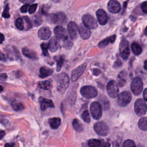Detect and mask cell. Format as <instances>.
Masks as SVG:
<instances>
[{"label":"cell","instance_id":"6da1fadb","mask_svg":"<svg viewBox=\"0 0 147 147\" xmlns=\"http://www.w3.org/2000/svg\"><path fill=\"white\" fill-rule=\"evenodd\" d=\"M69 79L68 75L65 73H61L57 76L56 78V87L57 91L63 94L68 87Z\"/></svg>","mask_w":147,"mask_h":147},{"label":"cell","instance_id":"7a4b0ae2","mask_svg":"<svg viewBox=\"0 0 147 147\" xmlns=\"http://www.w3.org/2000/svg\"><path fill=\"white\" fill-rule=\"evenodd\" d=\"M81 95L87 99H91L95 98L98 95L96 88L92 86H84L80 89Z\"/></svg>","mask_w":147,"mask_h":147},{"label":"cell","instance_id":"3957f363","mask_svg":"<svg viewBox=\"0 0 147 147\" xmlns=\"http://www.w3.org/2000/svg\"><path fill=\"white\" fill-rule=\"evenodd\" d=\"M143 88V83L141 79L139 77H135L131 81L130 84V88L132 92L136 95H140Z\"/></svg>","mask_w":147,"mask_h":147},{"label":"cell","instance_id":"277c9868","mask_svg":"<svg viewBox=\"0 0 147 147\" xmlns=\"http://www.w3.org/2000/svg\"><path fill=\"white\" fill-rule=\"evenodd\" d=\"M94 129L95 132L101 136H106L109 133V126L103 121L96 122L94 125Z\"/></svg>","mask_w":147,"mask_h":147},{"label":"cell","instance_id":"5b68a950","mask_svg":"<svg viewBox=\"0 0 147 147\" xmlns=\"http://www.w3.org/2000/svg\"><path fill=\"white\" fill-rule=\"evenodd\" d=\"M147 106L144 100L138 99L134 103V111L138 116H142L146 112Z\"/></svg>","mask_w":147,"mask_h":147},{"label":"cell","instance_id":"8992f818","mask_svg":"<svg viewBox=\"0 0 147 147\" xmlns=\"http://www.w3.org/2000/svg\"><path fill=\"white\" fill-rule=\"evenodd\" d=\"M90 111L92 117L95 119H99L102 117V106L99 102L96 101L93 102L90 106Z\"/></svg>","mask_w":147,"mask_h":147},{"label":"cell","instance_id":"52a82bcc","mask_svg":"<svg viewBox=\"0 0 147 147\" xmlns=\"http://www.w3.org/2000/svg\"><path fill=\"white\" fill-rule=\"evenodd\" d=\"M83 25L88 29H95L97 28L98 24L95 18L89 14H86L82 17Z\"/></svg>","mask_w":147,"mask_h":147},{"label":"cell","instance_id":"ba28073f","mask_svg":"<svg viewBox=\"0 0 147 147\" xmlns=\"http://www.w3.org/2000/svg\"><path fill=\"white\" fill-rule=\"evenodd\" d=\"M131 100V95L129 91L122 92L118 97L117 103L119 106L125 107L127 106Z\"/></svg>","mask_w":147,"mask_h":147},{"label":"cell","instance_id":"9c48e42d","mask_svg":"<svg viewBox=\"0 0 147 147\" xmlns=\"http://www.w3.org/2000/svg\"><path fill=\"white\" fill-rule=\"evenodd\" d=\"M119 54L123 60H127L130 55L129 42L125 39H122L119 44Z\"/></svg>","mask_w":147,"mask_h":147},{"label":"cell","instance_id":"30bf717a","mask_svg":"<svg viewBox=\"0 0 147 147\" xmlns=\"http://www.w3.org/2000/svg\"><path fill=\"white\" fill-rule=\"evenodd\" d=\"M107 92L108 95L113 98H116L118 95L119 90L118 85L114 80H111L107 83Z\"/></svg>","mask_w":147,"mask_h":147},{"label":"cell","instance_id":"8fae6325","mask_svg":"<svg viewBox=\"0 0 147 147\" xmlns=\"http://www.w3.org/2000/svg\"><path fill=\"white\" fill-rule=\"evenodd\" d=\"M86 67H87V64L83 63L82 65L75 68L72 72V75H71L72 80L73 82L76 81L78 79V78L83 74Z\"/></svg>","mask_w":147,"mask_h":147},{"label":"cell","instance_id":"7c38bea8","mask_svg":"<svg viewBox=\"0 0 147 147\" xmlns=\"http://www.w3.org/2000/svg\"><path fill=\"white\" fill-rule=\"evenodd\" d=\"M68 31L71 38L72 39H76L79 32V28L77 24L72 21L69 22L68 25Z\"/></svg>","mask_w":147,"mask_h":147},{"label":"cell","instance_id":"4fadbf2b","mask_svg":"<svg viewBox=\"0 0 147 147\" xmlns=\"http://www.w3.org/2000/svg\"><path fill=\"white\" fill-rule=\"evenodd\" d=\"M54 33L56 34V37H57L60 39H61L63 41L69 38L67 30L61 26L59 25L56 26L54 29Z\"/></svg>","mask_w":147,"mask_h":147},{"label":"cell","instance_id":"5bb4252c","mask_svg":"<svg viewBox=\"0 0 147 147\" xmlns=\"http://www.w3.org/2000/svg\"><path fill=\"white\" fill-rule=\"evenodd\" d=\"M121 9V5L117 0H110L107 4L108 10L112 13H118Z\"/></svg>","mask_w":147,"mask_h":147},{"label":"cell","instance_id":"9a60e30c","mask_svg":"<svg viewBox=\"0 0 147 147\" xmlns=\"http://www.w3.org/2000/svg\"><path fill=\"white\" fill-rule=\"evenodd\" d=\"M49 49L52 52H56L60 47V38L56 36L52 37L49 41Z\"/></svg>","mask_w":147,"mask_h":147},{"label":"cell","instance_id":"2e32d148","mask_svg":"<svg viewBox=\"0 0 147 147\" xmlns=\"http://www.w3.org/2000/svg\"><path fill=\"white\" fill-rule=\"evenodd\" d=\"M96 14L98 18V21L100 25H104L107 22L108 17L107 13L104 10L101 9H98L96 12Z\"/></svg>","mask_w":147,"mask_h":147},{"label":"cell","instance_id":"e0dca14e","mask_svg":"<svg viewBox=\"0 0 147 147\" xmlns=\"http://www.w3.org/2000/svg\"><path fill=\"white\" fill-rule=\"evenodd\" d=\"M38 101L40 104V109L42 111H44L49 107H54V104L52 100L51 99H46L43 97H40Z\"/></svg>","mask_w":147,"mask_h":147},{"label":"cell","instance_id":"ac0fdd59","mask_svg":"<svg viewBox=\"0 0 147 147\" xmlns=\"http://www.w3.org/2000/svg\"><path fill=\"white\" fill-rule=\"evenodd\" d=\"M51 35V31L48 27L44 26L40 28L38 31V36L41 40H47Z\"/></svg>","mask_w":147,"mask_h":147},{"label":"cell","instance_id":"d6986e66","mask_svg":"<svg viewBox=\"0 0 147 147\" xmlns=\"http://www.w3.org/2000/svg\"><path fill=\"white\" fill-rule=\"evenodd\" d=\"M79 33L80 37L84 40L88 39L91 36V32L88 29L82 24L79 27Z\"/></svg>","mask_w":147,"mask_h":147},{"label":"cell","instance_id":"ffe728a7","mask_svg":"<svg viewBox=\"0 0 147 147\" xmlns=\"http://www.w3.org/2000/svg\"><path fill=\"white\" fill-rule=\"evenodd\" d=\"M22 51L24 56L30 59L36 60L38 59V56L37 55L36 52L29 48H24Z\"/></svg>","mask_w":147,"mask_h":147},{"label":"cell","instance_id":"44dd1931","mask_svg":"<svg viewBox=\"0 0 147 147\" xmlns=\"http://www.w3.org/2000/svg\"><path fill=\"white\" fill-rule=\"evenodd\" d=\"M116 38V35L114 34L111 36L108 37L106 38H105L104 40H102L101 41L99 42V43L98 44V47L100 48H104L105 47H106V46H107L110 43H113Z\"/></svg>","mask_w":147,"mask_h":147},{"label":"cell","instance_id":"7402d4cb","mask_svg":"<svg viewBox=\"0 0 147 147\" xmlns=\"http://www.w3.org/2000/svg\"><path fill=\"white\" fill-rule=\"evenodd\" d=\"M53 83L51 79L47 80L45 81L39 82L38 83V86L44 90H49L52 87Z\"/></svg>","mask_w":147,"mask_h":147},{"label":"cell","instance_id":"603a6c76","mask_svg":"<svg viewBox=\"0 0 147 147\" xmlns=\"http://www.w3.org/2000/svg\"><path fill=\"white\" fill-rule=\"evenodd\" d=\"M53 73V70L51 68H49L46 67H41L40 69L39 76L41 78H45Z\"/></svg>","mask_w":147,"mask_h":147},{"label":"cell","instance_id":"cb8c5ba5","mask_svg":"<svg viewBox=\"0 0 147 147\" xmlns=\"http://www.w3.org/2000/svg\"><path fill=\"white\" fill-rule=\"evenodd\" d=\"M49 124L53 129H57L61 124V119L59 117H53L49 119Z\"/></svg>","mask_w":147,"mask_h":147},{"label":"cell","instance_id":"d4e9b609","mask_svg":"<svg viewBox=\"0 0 147 147\" xmlns=\"http://www.w3.org/2000/svg\"><path fill=\"white\" fill-rule=\"evenodd\" d=\"M126 76H127V73L125 71H121L118 77V85L120 87H122L126 82Z\"/></svg>","mask_w":147,"mask_h":147},{"label":"cell","instance_id":"484cf974","mask_svg":"<svg viewBox=\"0 0 147 147\" xmlns=\"http://www.w3.org/2000/svg\"><path fill=\"white\" fill-rule=\"evenodd\" d=\"M138 127L142 131L147 130V118L142 117L140 118L138 122Z\"/></svg>","mask_w":147,"mask_h":147},{"label":"cell","instance_id":"4316f807","mask_svg":"<svg viewBox=\"0 0 147 147\" xmlns=\"http://www.w3.org/2000/svg\"><path fill=\"white\" fill-rule=\"evenodd\" d=\"M47 21L51 24H58V16L57 13L49 14L47 16Z\"/></svg>","mask_w":147,"mask_h":147},{"label":"cell","instance_id":"83f0119b","mask_svg":"<svg viewBox=\"0 0 147 147\" xmlns=\"http://www.w3.org/2000/svg\"><path fill=\"white\" fill-rule=\"evenodd\" d=\"M131 50L136 55H140L142 52V48L141 47L137 42H133L131 45Z\"/></svg>","mask_w":147,"mask_h":147},{"label":"cell","instance_id":"f1b7e54d","mask_svg":"<svg viewBox=\"0 0 147 147\" xmlns=\"http://www.w3.org/2000/svg\"><path fill=\"white\" fill-rule=\"evenodd\" d=\"M72 125L74 128V129L79 132H80L83 130V126L82 123L80 122L79 120H78L76 118H75L72 121Z\"/></svg>","mask_w":147,"mask_h":147},{"label":"cell","instance_id":"f546056e","mask_svg":"<svg viewBox=\"0 0 147 147\" xmlns=\"http://www.w3.org/2000/svg\"><path fill=\"white\" fill-rule=\"evenodd\" d=\"M54 60L56 61V71L59 72L61 69L64 62V59L61 56H59L54 57Z\"/></svg>","mask_w":147,"mask_h":147},{"label":"cell","instance_id":"4dcf8cb0","mask_svg":"<svg viewBox=\"0 0 147 147\" xmlns=\"http://www.w3.org/2000/svg\"><path fill=\"white\" fill-rule=\"evenodd\" d=\"M101 141L97 139H91L88 141L89 147H99L101 144Z\"/></svg>","mask_w":147,"mask_h":147},{"label":"cell","instance_id":"1f68e13d","mask_svg":"<svg viewBox=\"0 0 147 147\" xmlns=\"http://www.w3.org/2000/svg\"><path fill=\"white\" fill-rule=\"evenodd\" d=\"M58 16V24H64L67 21L66 16L62 12H59L57 13Z\"/></svg>","mask_w":147,"mask_h":147},{"label":"cell","instance_id":"d6a6232c","mask_svg":"<svg viewBox=\"0 0 147 147\" xmlns=\"http://www.w3.org/2000/svg\"><path fill=\"white\" fill-rule=\"evenodd\" d=\"M15 25L17 29L19 30H23L24 26V22L22 18H18L15 21Z\"/></svg>","mask_w":147,"mask_h":147},{"label":"cell","instance_id":"836d02e7","mask_svg":"<svg viewBox=\"0 0 147 147\" xmlns=\"http://www.w3.org/2000/svg\"><path fill=\"white\" fill-rule=\"evenodd\" d=\"M122 147H136V144L133 140H126L123 142Z\"/></svg>","mask_w":147,"mask_h":147},{"label":"cell","instance_id":"e575fe53","mask_svg":"<svg viewBox=\"0 0 147 147\" xmlns=\"http://www.w3.org/2000/svg\"><path fill=\"white\" fill-rule=\"evenodd\" d=\"M13 109L15 111H20L24 109V106L22 103L20 102H16L13 104Z\"/></svg>","mask_w":147,"mask_h":147},{"label":"cell","instance_id":"d590c367","mask_svg":"<svg viewBox=\"0 0 147 147\" xmlns=\"http://www.w3.org/2000/svg\"><path fill=\"white\" fill-rule=\"evenodd\" d=\"M41 48L42 49V54L44 56H48V49H49V45L47 43L43 42L41 44Z\"/></svg>","mask_w":147,"mask_h":147},{"label":"cell","instance_id":"8d00e7d4","mask_svg":"<svg viewBox=\"0 0 147 147\" xmlns=\"http://www.w3.org/2000/svg\"><path fill=\"white\" fill-rule=\"evenodd\" d=\"M63 47L66 49H70L73 45V43L69 38H68L67 39L63 41Z\"/></svg>","mask_w":147,"mask_h":147},{"label":"cell","instance_id":"74e56055","mask_svg":"<svg viewBox=\"0 0 147 147\" xmlns=\"http://www.w3.org/2000/svg\"><path fill=\"white\" fill-rule=\"evenodd\" d=\"M82 118L83 121L86 122H90V117L89 114V112L87 110H85L82 114Z\"/></svg>","mask_w":147,"mask_h":147},{"label":"cell","instance_id":"f35d334b","mask_svg":"<svg viewBox=\"0 0 147 147\" xmlns=\"http://www.w3.org/2000/svg\"><path fill=\"white\" fill-rule=\"evenodd\" d=\"M9 5H6L4 10H3V11L2 13V17H4V18H9L10 17V14H9Z\"/></svg>","mask_w":147,"mask_h":147},{"label":"cell","instance_id":"ab89813d","mask_svg":"<svg viewBox=\"0 0 147 147\" xmlns=\"http://www.w3.org/2000/svg\"><path fill=\"white\" fill-rule=\"evenodd\" d=\"M37 3H34L31 5L28 9V11L30 14H32L33 13H34L37 9Z\"/></svg>","mask_w":147,"mask_h":147},{"label":"cell","instance_id":"60d3db41","mask_svg":"<svg viewBox=\"0 0 147 147\" xmlns=\"http://www.w3.org/2000/svg\"><path fill=\"white\" fill-rule=\"evenodd\" d=\"M141 7L142 11L144 13L147 14V2H146V1L144 2L141 4Z\"/></svg>","mask_w":147,"mask_h":147},{"label":"cell","instance_id":"b9f144b4","mask_svg":"<svg viewBox=\"0 0 147 147\" xmlns=\"http://www.w3.org/2000/svg\"><path fill=\"white\" fill-rule=\"evenodd\" d=\"M29 4H28V3H26L24 5H23L21 9H20V10L22 13H26L28 10V7L29 6Z\"/></svg>","mask_w":147,"mask_h":147},{"label":"cell","instance_id":"7bdbcfd3","mask_svg":"<svg viewBox=\"0 0 147 147\" xmlns=\"http://www.w3.org/2000/svg\"><path fill=\"white\" fill-rule=\"evenodd\" d=\"M35 16L36 17H35V19L34 20V22L36 25H40L42 22V20H41L40 18L37 17V16Z\"/></svg>","mask_w":147,"mask_h":147},{"label":"cell","instance_id":"ee69618b","mask_svg":"<svg viewBox=\"0 0 147 147\" xmlns=\"http://www.w3.org/2000/svg\"><path fill=\"white\" fill-rule=\"evenodd\" d=\"M100 73H101V71L99 69L96 68V69H93V74L95 75H96V76L99 75Z\"/></svg>","mask_w":147,"mask_h":147},{"label":"cell","instance_id":"f6af8a7d","mask_svg":"<svg viewBox=\"0 0 147 147\" xmlns=\"http://www.w3.org/2000/svg\"><path fill=\"white\" fill-rule=\"evenodd\" d=\"M35 0H19V1H20L22 3H28L29 4L30 3H32Z\"/></svg>","mask_w":147,"mask_h":147},{"label":"cell","instance_id":"bcb514c9","mask_svg":"<svg viewBox=\"0 0 147 147\" xmlns=\"http://www.w3.org/2000/svg\"><path fill=\"white\" fill-rule=\"evenodd\" d=\"M24 18L26 22L28 23V25L29 26H30V27H31V26H32V23H31L30 20V19L29 18V17H26V16H24Z\"/></svg>","mask_w":147,"mask_h":147},{"label":"cell","instance_id":"7dc6e473","mask_svg":"<svg viewBox=\"0 0 147 147\" xmlns=\"http://www.w3.org/2000/svg\"><path fill=\"white\" fill-rule=\"evenodd\" d=\"M99 147H110V144L108 142H102Z\"/></svg>","mask_w":147,"mask_h":147},{"label":"cell","instance_id":"c3c4849f","mask_svg":"<svg viewBox=\"0 0 147 147\" xmlns=\"http://www.w3.org/2000/svg\"><path fill=\"white\" fill-rule=\"evenodd\" d=\"M7 78V75L5 73L1 74V80H5Z\"/></svg>","mask_w":147,"mask_h":147},{"label":"cell","instance_id":"681fc988","mask_svg":"<svg viewBox=\"0 0 147 147\" xmlns=\"http://www.w3.org/2000/svg\"><path fill=\"white\" fill-rule=\"evenodd\" d=\"M143 96H144V99L147 101V88L145 89L144 92H143Z\"/></svg>","mask_w":147,"mask_h":147},{"label":"cell","instance_id":"f907efd6","mask_svg":"<svg viewBox=\"0 0 147 147\" xmlns=\"http://www.w3.org/2000/svg\"><path fill=\"white\" fill-rule=\"evenodd\" d=\"M14 145V143H7L5 145L4 147H13Z\"/></svg>","mask_w":147,"mask_h":147},{"label":"cell","instance_id":"816d5d0a","mask_svg":"<svg viewBox=\"0 0 147 147\" xmlns=\"http://www.w3.org/2000/svg\"><path fill=\"white\" fill-rule=\"evenodd\" d=\"M0 133H0V138L2 139L3 137V136L5 135V132L3 130H1Z\"/></svg>","mask_w":147,"mask_h":147},{"label":"cell","instance_id":"f5cc1de1","mask_svg":"<svg viewBox=\"0 0 147 147\" xmlns=\"http://www.w3.org/2000/svg\"><path fill=\"white\" fill-rule=\"evenodd\" d=\"M144 68L147 71V60H145V61H144Z\"/></svg>","mask_w":147,"mask_h":147},{"label":"cell","instance_id":"db71d44e","mask_svg":"<svg viewBox=\"0 0 147 147\" xmlns=\"http://www.w3.org/2000/svg\"><path fill=\"white\" fill-rule=\"evenodd\" d=\"M1 44H2V42H3V41L4 40V36H3V34H2V33H1Z\"/></svg>","mask_w":147,"mask_h":147},{"label":"cell","instance_id":"11a10c76","mask_svg":"<svg viewBox=\"0 0 147 147\" xmlns=\"http://www.w3.org/2000/svg\"><path fill=\"white\" fill-rule=\"evenodd\" d=\"M144 33H145V35L147 36V26H146V27L145 28V32H144Z\"/></svg>","mask_w":147,"mask_h":147},{"label":"cell","instance_id":"9f6ffc18","mask_svg":"<svg viewBox=\"0 0 147 147\" xmlns=\"http://www.w3.org/2000/svg\"><path fill=\"white\" fill-rule=\"evenodd\" d=\"M137 147H144L142 145H140V144H139L138 145V146Z\"/></svg>","mask_w":147,"mask_h":147},{"label":"cell","instance_id":"6f0895ef","mask_svg":"<svg viewBox=\"0 0 147 147\" xmlns=\"http://www.w3.org/2000/svg\"><path fill=\"white\" fill-rule=\"evenodd\" d=\"M1 91H2V90H3V88H2V86H1Z\"/></svg>","mask_w":147,"mask_h":147}]
</instances>
